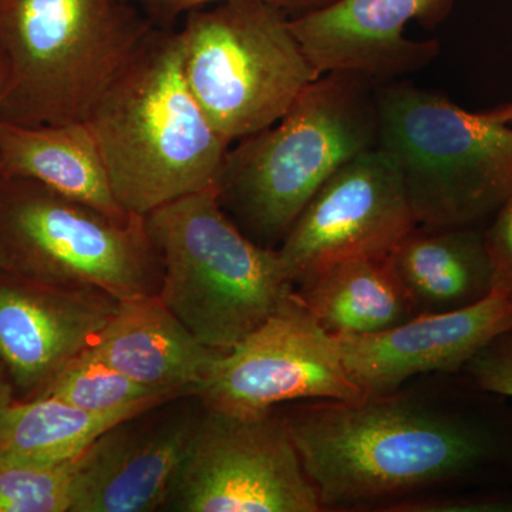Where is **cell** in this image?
I'll list each match as a JSON object with an SVG mask.
<instances>
[{
	"instance_id": "cell-4",
	"label": "cell",
	"mask_w": 512,
	"mask_h": 512,
	"mask_svg": "<svg viewBox=\"0 0 512 512\" xmlns=\"http://www.w3.org/2000/svg\"><path fill=\"white\" fill-rule=\"evenodd\" d=\"M156 28L127 0H3L0 117L23 126L86 121Z\"/></svg>"
},
{
	"instance_id": "cell-24",
	"label": "cell",
	"mask_w": 512,
	"mask_h": 512,
	"mask_svg": "<svg viewBox=\"0 0 512 512\" xmlns=\"http://www.w3.org/2000/svg\"><path fill=\"white\" fill-rule=\"evenodd\" d=\"M463 373L483 389L512 399V330L481 349Z\"/></svg>"
},
{
	"instance_id": "cell-17",
	"label": "cell",
	"mask_w": 512,
	"mask_h": 512,
	"mask_svg": "<svg viewBox=\"0 0 512 512\" xmlns=\"http://www.w3.org/2000/svg\"><path fill=\"white\" fill-rule=\"evenodd\" d=\"M0 170L8 178L33 181L117 220L131 217L114 195L86 121L23 126L0 117Z\"/></svg>"
},
{
	"instance_id": "cell-27",
	"label": "cell",
	"mask_w": 512,
	"mask_h": 512,
	"mask_svg": "<svg viewBox=\"0 0 512 512\" xmlns=\"http://www.w3.org/2000/svg\"><path fill=\"white\" fill-rule=\"evenodd\" d=\"M491 119L500 121V123L511 124L512 126V103L503 104L495 107L493 110L485 111Z\"/></svg>"
},
{
	"instance_id": "cell-21",
	"label": "cell",
	"mask_w": 512,
	"mask_h": 512,
	"mask_svg": "<svg viewBox=\"0 0 512 512\" xmlns=\"http://www.w3.org/2000/svg\"><path fill=\"white\" fill-rule=\"evenodd\" d=\"M163 396L181 397L128 379L90 346L67 363L37 397H52L90 412H109Z\"/></svg>"
},
{
	"instance_id": "cell-7",
	"label": "cell",
	"mask_w": 512,
	"mask_h": 512,
	"mask_svg": "<svg viewBox=\"0 0 512 512\" xmlns=\"http://www.w3.org/2000/svg\"><path fill=\"white\" fill-rule=\"evenodd\" d=\"M177 30L188 87L229 144L281 120L319 77L289 13L269 3L192 10Z\"/></svg>"
},
{
	"instance_id": "cell-1",
	"label": "cell",
	"mask_w": 512,
	"mask_h": 512,
	"mask_svg": "<svg viewBox=\"0 0 512 512\" xmlns=\"http://www.w3.org/2000/svg\"><path fill=\"white\" fill-rule=\"evenodd\" d=\"M276 410L323 511L384 512L414 498L512 487V406L463 372Z\"/></svg>"
},
{
	"instance_id": "cell-8",
	"label": "cell",
	"mask_w": 512,
	"mask_h": 512,
	"mask_svg": "<svg viewBox=\"0 0 512 512\" xmlns=\"http://www.w3.org/2000/svg\"><path fill=\"white\" fill-rule=\"evenodd\" d=\"M202 407L167 510L323 511L276 407L258 413Z\"/></svg>"
},
{
	"instance_id": "cell-2",
	"label": "cell",
	"mask_w": 512,
	"mask_h": 512,
	"mask_svg": "<svg viewBox=\"0 0 512 512\" xmlns=\"http://www.w3.org/2000/svg\"><path fill=\"white\" fill-rule=\"evenodd\" d=\"M86 123L117 201L137 217L217 188L231 147L188 87L174 26L150 33Z\"/></svg>"
},
{
	"instance_id": "cell-18",
	"label": "cell",
	"mask_w": 512,
	"mask_h": 512,
	"mask_svg": "<svg viewBox=\"0 0 512 512\" xmlns=\"http://www.w3.org/2000/svg\"><path fill=\"white\" fill-rule=\"evenodd\" d=\"M389 259L417 315L467 308L495 288L493 259L481 227L417 225Z\"/></svg>"
},
{
	"instance_id": "cell-5",
	"label": "cell",
	"mask_w": 512,
	"mask_h": 512,
	"mask_svg": "<svg viewBox=\"0 0 512 512\" xmlns=\"http://www.w3.org/2000/svg\"><path fill=\"white\" fill-rule=\"evenodd\" d=\"M143 218L161 266L158 296L208 348H234L292 291L278 251L244 234L222 210L215 188Z\"/></svg>"
},
{
	"instance_id": "cell-15",
	"label": "cell",
	"mask_w": 512,
	"mask_h": 512,
	"mask_svg": "<svg viewBox=\"0 0 512 512\" xmlns=\"http://www.w3.org/2000/svg\"><path fill=\"white\" fill-rule=\"evenodd\" d=\"M97 289L0 286V357L22 387L47 384L96 342L117 309Z\"/></svg>"
},
{
	"instance_id": "cell-9",
	"label": "cell",
	"mask_w": 512,
	"mask_h": 512,
	"mask_svg": "<svg viewBox=\"0 0 512 512\" xmlns=\"http://www.w3.org/2000/svg\"><path fill=\"white\" fill-rule=\"evenodd\" d=\"M30 185L5 221L13 244L37 268L59 285L97 289L117 301L158 293L161 266L143 217L117 220Z\"/></svg>"
},
{
	"instance_id": "cell-11",
	"label": "cell",
	"mask_w": 512,
	"mask_h": 512,
	"mask_svg": "<svg viewBox=\"0 0 512 512\" xmlns=\"http://www.w3.org/2000/svg\"><path fill=\"white\" fill-rule=\"evenodd\" d=\"M416 227L399 168L375 147L322 185L276 251L295 285L340 262L387 256Z\"/></svg>"
},
{
	"instance_id": "cell-22",
	"label": "cell",
	"mask_w": 512,
	"mask_h": 512,
	"mask_svg": "<svg viewBox=\"0 0 512 512\" xmlns=\"http://www.w3.org/2000/svg\"><path fill=\"white\" fill-rule=\"evenodd\" d=\"M74 464L0 456V512H69Z\"/></svg>"
},
{
	"instance_id": "cell-29",
	"label": "cell",
	"mask_w": 512,
	"mask_h": 512,
	"mask_svg": "<svg viewBox=\"0 0 512 512\" xmlns=\"http://www.w3.org/2000/svg\"><path fill=\"white\" fill-rule=\"evenodd\" d=\"M6 83H8V64H6L5 57L0 55V104L5 96Z\"/></svg>"
},
{
	"instance_id": "cell-23",
	"label": "cell",
	"mask_w": 512,
	"mask_h": 512,
	"mask_svg": "<svg viewBox=\"0 0 512 512\" xmlns=\"http://www.w3.org/2000/svg\"><path fill=\"white\" fill-rule=\"evenodd\" d=\"M384 512H512V487L476 488L414 498L390 505Z\"/></svg>"
},
{
	"instance_id": "cell-14",
	"label": "cell",
	"mask_w": 512,
	"mask_h": 512,
	"mask_svg": "<svg viewBox=\"0 0 512 512\" xmlns=\"http://www.w3.org/2000/svg\"><path fill=\"white\" fill-rule=\"evenodd\" d=\"M138 417V416H137ZM121 421L76 458L69 512H151L167 507L197 414Z\"/></svg>"
},
{
	"instance_id": "cell-13",
	"label": "cell",
	"mask_w": 512,
	"mask_h": 512,
	"mask_svg": "<svg viewBox=\"0 0 512 512\" xmlns=\"http://www.w3.org/2000/svg\"><path fill=\"white\" fill-rule=\"evenodd\" d=\"M512 330V292L494 289L483 301L417 315L365 336H336L343 362L363 394L392 392L414 377L460 373L488 343Z\"/></svg>"
},
{
	"instance_id": "cell-19",
	"label": "cell",
	"mask_w": 512,
	"mask_h": 512,
	"mask_svg": "<svg viewBox=\"0 0 512 512\" xmlns=\"http://www.w3.org/2000/svg\"><path fill=\"white\" fill-rule=\"evenodd\" d=\"M293 291L333 336L373 335L417 316L389 255L329 266L293 285Z\"/></svg>"
},
{
	"instance_id": "cell-3",
	"label": "cell",
	"mask_w": 512,
	"mask_h": 512,
	"mask_svg": "<svg viewBox=\"0 0 512 512\" xmlns=\"http://www.w3.org/2000/svg\"><path fill=\"white\" fill-rule=\"evenodd\" d=\"M376 87L359 73L322 74L281 120L231 144L215 190L252 241L276 249L322 185L377 147Z\"/></svg>"
},
{
	"instance_id": "cell-28",
	"label": "cell",
	"mask_w": 512,
	"mask_h": 512,
	"mask_svg": "<svg viewBox=\"0 0 512 512\" xmlns=\"http://www.w3.org/2000/svg\"><path fill=\"white\" fill-rule=\"evenodd\" d=\"M10 404H12V399H10L9 386L3 380L2 375H0V416L8 409Z\"/></svg>"
},
{
	"instance_id": "cell-26",
	"label": "cell",
	"mask_w": 512,
	"mask_h": 512,
	"mask_svg": "<svg viewBox=\"0 0 512 512\" xmlns=\"http://www.w3.org/2000/svg\"><path fill=\"white\" fill-rule=\"evenodd\" d=\"M484 231L493 259L494 289L512 292V197L491 218V224Z\"/></svg>"
},
{
	"instance_id": "cell-6",
	"label": "cell",
	"mask_w": 512,
	"mask_h": 512,
	"mask_svg": "<svg viewBox=\"0 0 512 512\" xmlns=\"http://www.w3.org/2000/svg\"><path fill=\"white\" fill-rule=\"evenodd\" d=\"M377 147L393 158L417 225L481 227L512 197V126L412 84L376 87Z\"/></svg>"
},
{
	"instance_id": "cell-30",
	"label": "cell",
	"mask_w": 512,
	"mask_h": 512,
	"mask_svg": "<svg viewBox=\"0 0 512 512\" xmlns=\"http://www.w3.org/2000/svg\"><path fill=\"white\" fill-rule=\"evenodd\" d=\"M5 266V259H3V256L0 255V268H3Z\"/></svg>"
},
{
	"instance_id": "cell-10",
	"label": "cell",
	"mask_w": 512,
	"mask_h": 512,
	"mask_svg": "<svg viewBox=\"0 0 512 512\" xmlns=\"http://www.w3.org/2000/svg\"><path fill=\"white\" fill-rule=\"evenodd\" d=\"M195 396L211 409L258 413L363 393L346 369L338 338L319 325L292 288L261 326L215 360Z\"/></svg>"
},
{
	"instance_id": "cell-20",
	"label": "cell",
	"mask_w": 512,
	"mask_h": 512,
	"mask_svg": "<svg viewBox=\"0 0 512 512\" xmlns=\"http://www.w3.org/2000/svg\"><path fill=\"white\" fill-rule=\"evenodd\" d=\"M163 396L109 412H90L52 399L10 404L0 416V456L60 464L76 460L111 427L173 402Z\"/></svg>"
},
{
	"instance_id": "cell-25",
	"label": "cell",
	"mask_w": 512,
	"mask_h": 512,
	"mask_svg": "<svg viewBox=\"0 0 512 512\" xmlns=\"http://www.w3.org/2000/svg\"><path fill=\"white\" fill-rule=\"evenodd\" d=\"M127 2L140 9L157 26L171 28L174 22L184 18L192 10L208 8L220 3L237 2V0H127ZM256 2L269 3L284 9L285 12L302 15L312 10L326 8L336 0H256Z\"/></svg>"
},
{
	"instance_id": "cell-16",
	"label": "cell",
	"mask_w": 512,
	"mask_h": 512,
	"mask_svg": "<svg viewBox=\"0 0 512 512\" xmlns=\"http://www.w3.org/2000/svg\"><path fill=\"white\" fill-rule=\"evenodd\" d=\"M92 348L128 379L178 396H195L225 353L195 338L158 293L119 301Z\"/></svg>"
},
{
	"instance_id": "cell-12",
	"label": "cell",
	"mask_w": 512,
	"mask_h": 512,
	"mask_svg": "<svg viewBox=\"0 0 512 512\" xmlns=\"http://www.w3.org/2000/svg\"><path fill=\"white\" fill-rule=\"evenodd\" d=\"M458 0H336L291 18V28L318 76L353 72L375 83L429 66L440 45L404 35L412 22L434 30Z\"/></svg>"
}]
</instances>
